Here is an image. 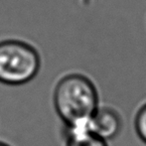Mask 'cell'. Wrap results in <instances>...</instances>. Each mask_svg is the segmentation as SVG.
I'll return each instance as SVG.
<instances>
[{
  "label": "cell",
  "instance_id": "cell-6",
  "mask_svg": "<svg viewBox=\"0 0 146 146\" xmlns=\"http://www.w3.org/2000/svg\"><path fill=\"white\" fill-rule=\"evenodd\" d=\"M0 146H11V145L7 144V143L3 142V141H0Z\"/></svg>",
  "mask_w": 146,
  "mask_h": 146
},
{
  "label": "cell",
  "instance_id": "cell-1",
  "mask_svg": "<svg viewBox=\"0 0 146 146\" xmlns=\"http://www.w3.org/2000/svg\"><path fill=\"white\" fill-rule=\"evenodd\" d=\"M53 102L57 114L66 124L90 118L100 108V96L90 78L81 73H71L57 83Z\"/></svg>",
  "mask_w": 146,
  "mask_h": 146
},
{
  "label": "cell",
  "instance_id": "cell-4",
  "mask_svg": "<svg viewBox=\"0 0 146 146\" xmlns=\"http://www.w3.org/2000/svg\"><path fill=\"white\" fill-rule=\"evenodd\" d=\"M134 128L137 136L146 144V102L140 106L134 119Z\"/></svg>",
  "mask_w": 146,
  "mask_h": 146
},
{
  "label": "cell",
  "instance_id": "cell-3",
  "mask_svg": "<svg viewBox=\"0 0 146 146\" xmlns=\"http://www.w3.org/2000/svg\"><path fill=\"white\" fill-rule=\"evenodd\" d=\"M122 128V119L116 110L100 106L90 117V129L94 136L106 141L114 139Z\"/></svg>",
  "mask_w": 146,
  "mask_h": 146
},
{
  "label": "cell",
  "instance_id": "cell-5",
  "mask_svg": "<svg viewBox=\"0 0 146 146\" xmlns=\"http://www.w3.org/2000/svg\"><path fill=\"white\" fill-rule=\"evenodd\" d=\"M66 146H108V142L94 134L86 135L81 138L66 141Z\"/></svg>",
  "mask_w": 146,
  "mask_h": 146
},
{
  "label": "cell",
  "instance_id": "cell-2",
  "mask_svg": "<svg viewBox=\"0 0 146 146\" xmlns=\"http://www.w3.org/2000/svg\"><path fill=\"white\" fill-rule=\"evenodd\" d=\"M41 68L40 55L33 46L19 40L0 42V83L21 86L32 81Z\"/></svg>",
  "mask_w": 146,
  "mask_h": 146
}]
</instances>
